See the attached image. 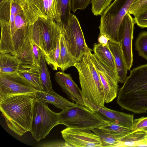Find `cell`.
<instances>
[{"label": "cell", "mask_w": 147, "mask_h": 147, "mask_svg": "<svg viewBox=\"0 0 147 147\" xmlns=\"http://www.w3.org/2000/svg\"><path fill=\"white\" fill-rule=\"evenodd\" d=\"M37 90L17 73L0 74V100L18 94H35Z\"/></svg>", "instance_id": "12"}, {"label": "cell", "mask_w": 147, "mask_h": 147, "mask_svg": "<svg viewBox=\"0 0 147 147\" xmlns=\"http://www.w3.org/2000/svg\"><path fill=\"white\" fill-rule=\"evenodd\" d=\"M62 34L67 49L77 62L92 50L87 46L79 22L71 13L67 24L62 26Z\"/></svg>", "instance_id": "9"}, {"label": "cell", "mask_w": 147, "mask_h": 147, "mask_svg": "<svg viewBox=\"0 0 147 147\" xmlns=\"http://www.w3.org/2000/svg\"><path fill=\"white\" fill-rule=\"evenodd\" d=\"M31 38L45 56L55 49L62 32L61 24L51 19H39L30 26Z\"/></svg>", "instance_id": "7"}, {"label": "cell", "mask_w": 147, "mask_h": 147, "mask_svg": "<svg viewBox=\"0 0 147 147\" xmlns=\"http://www.w3.org/2000/svg\"><path fill=\"white\" fill-rule=\"evenodd\" d=\"M0 53L15 55L29 35L21 0H0Z\"/></svg>", "instance_id": "1"}, {"label": "cell", "mask_w": 147, "mask_h": 147, "mask_svg": "<svg viewBox=\"0 0 147 147\" xmlns=\"http://www.w3.org/2000/svg\"><path fill=\"white\" fill-rule=\"evenodd\" d=\"M98 41L99 43L107 45L109 44L110 39L106 35L102 34L99 35Z\"/></svg>", "instance_id": "37"}, {"label": "cell", "mask_w": 147, "mask_h": 147, "mask_svg": "<svg viewBox=\"0 0 147 147\" xmlns=\"http://www.w3.org/2000/svg\"><path fill=\"white\" fill-rule=\"evenodd\" d=\"M56 82L68 98L76 103L84 106L81 90L73 80L69 74L63 71H58L55 74Z\"/></svg>", "instance_id": "16"}, {"label": "cell", "mask_w": 147, "mask_h": 147, "mask_svg": "<svg viewBox=\"0 0 147 147\" xmlns=\"http://www.w3.org/2000/svg\"><path fill=\"white\" fill-rule=\"evenodd\" d=\"M119 90L116 102L121 109L134 113L147 111V63L130 71Z\"/></svg>", "instance_id": "2"}, {"label": "cell", "mask_w": 147, "mask_h": 147, "mask_svg": "<svg viewBox=\"0 0 147 147\" xmlns=\"http://www.w3.org/2000/svg\"><path fill=\"white\" fill-rule=\"evenodd\" d=\"M112 0H91V11L95 16L101 15L110 5Z\"/></svg>", "instance_id": "30"}, {"label": "cell", "mask_w": 147, "mask_h": 147, "mask_svg": "<svg viewBox=\"0 0 147 147\" xmlns=\"http://www.w3.org/2000/svg\"><path fill=\"white\" fill-rule=\"evenodd\" d=\"M143 142H146V143H147V132H146V136H145V139H144V141Z\"/></svg>", "instance_id": "38"}, {"label": "cell", "mask_w": 147, "mask_h": 147, "mask_svg": "<svg viewBox=\"0 0 147 147\" xmlns=\"http://www.w3.org/2000/svg\"><path fill=\"white\" fill-rule=\"evenodd\" d=\"M60 124L67 127L92 130L108 125L98 113L84 105L75 103L59 113Z\"/></svg>", "instance_id": "5"}, {"label": "cell", "mask_w": 147, "mask_h": 147, "mask_svg": "<svg viewBox=\"0 0 147 147\" xmlns=\"http://www.w3.org/2000/svg\"><path fill=\"white\" fill-rule=\"evenodd\" d=\"M61 133L69 147H102L99 137L90 130L67 127Z\"/></svg>", "instance_id": "11"}, {"label": "cell", "mask_w": 147, "mask_h": 147, "mask_svg": "<svg viewBox=\"0 0 147 147\" xmlns=\"http://www.w3.org/2000/svg\"><path fill=\"white\" fill-rule=\"evenodd\" d=\"M107 122L108 125L102 127L117 134L125 136L134 131L132 129L121 126L108 120Z\"/></svg>", "instance_id": "31"}, {"label": "cell", "mask_w": 147, "mask_h": 147, "mask_svg": "<svg viewBox=\"0 0 147 147\" xmlns=\"http://www.w3.org/2000/svg\"><path fill=\"white\" fill-rule=\"evenodd\" d=\"M147 7V0H136L128 12L134 16Z\"/></svg>", "instance_id": "32"}, {"label": "cell", "mask_w": 147, "mask_h": 147, "mask_svg": "<svg viewBox=\"0 0 147 147\" xmlns=\"http://www.w3.org/2000/svg\"><path fill=\"white\" fill-rule=\"evenodd\" d=\"M40 73V78L42 91L47 92L50 90L52 87L50 74L47 66L43 53L40 58V67H38Z\"/></svg>", "instance_id": "26"}, {"label": "cell", "mask_w": 147, "mask_h": 147, "mask_svg": "<svg viewBox=\"0 0 147 147\" xmlns=\"http://www.w3.org/2000/svg\"><path fill=\"white\" fill-rule=\"evenodd\" d=\"M29 25L39 19L53 20L62 24L57 0H21Z\"/></svg>", "instance_id": "10"}, {"label": "cell", "mask_w": 147, "mask_h": 147, "mask_svg": "<svg viewBox=\"0 0 147 147\" xmlns=\"http://www.w3.org/2000/svg\"><path fill=\"white\" fill-rule=\"evenodd\" d=\"M109 47L114 56L119 83H123L127 78L128 69L119 44L109 42Z\"/></svg>", "instance_id": "18"}, {"label": "cell", "mask_w": 147, "mask_h": 147, "mask_svg": "<svg viewBox=\"0 0 147 147\" xmlns=\"http://www.w3.org/2000/svg\"><path fill=\"white\" fill-rule=\"evenodd\" d=\"M31 44L32 56L34 64L37 67H39L40 59L43 53L32 39Z\"/></svg>", "instance_id": "34"}, {"label": "cell", "mask_w": 147, "mask_h": 147, "mask_svg": "<svg viewBox=\"0 0 147 147\" xmlns=\"http://www.w3.org/2000/svg\"><path fill=\"white\" fill-rule=\"evenodd\" d=\"M146 134V132L144 130L134 131L121 138L116 147L138 146L144 141Z\"/></svg>", "instance_id": "23"}, {"label": "cell", "mask_w": 147, "mask_h": 147, "mask_svg": "<svg viewBox=\"0 0 147 147\" xmlns=\"http://www.w3.org/2000/svg\"><path fill=\"white\" fill-rule=\"evenodd\" d=\"M134 19L138 26L147 28V7L135 15Z\"/></svg>", "instance_id": "33"}, {"label": "cell", "mask_w": 147, "mask_h": 147, "mask_svg": "<svg viewBox=\"0 0 147 147\" xmlns=\"http://www.w3.org/2000/svg\"><path fill=\"white\" fill-rule=\"evenodd\" d=\"M17 74L37 90L42 91L38 67L29 64H21Z\"/></svg>", "instance_id": "17"}, {"label": "cell", "mask_w": 147, "mask_h": 147, "mask_svg": "<svg viewBox=\"0 0 147 147\" xmlns=\"http://www.w3.org/2000/svg\"><path fill=\"white\" fill-rule=\"evenodd\" d=\"M57 0V3H58H58H59L60 0Z\"/></svg>", "instance_id": "39"}, {"label": "cell", "mask_w": 147, "mask_h": 147, "mask_svg": "<svg viewBox=\"0 0 147 147\" xmlns=\"http://www.w3.org/2000/svg\"><path fill=\"white\" fill-rule=\"evenodd\" d=\"M109 44L106 45L94 43L93 54L110 69L118 80L114 57L109 49Z\"/></svg>", "instance_id": "20"}, {"label": "cell", "mask_w": 147, "mask_h": 147, "mask_svg": "<svg viewBox=\"0 0 147 147\" xmlns=\"http://www.w3.org/2000/svg\"><path fill=\"white\" fill-rule=\"evenodd\" d=\"M135 24L134 19L127 12L119 29V44L128 70H130L133 61L132 40Z\"/></svg>", "instance_id": "13"}, {"label": "cell", "mask_w": 147, "mask_h": 147, "mask_svg": "<svg viewBox=\"0 0 147 147\" xmlns=\"http://www.w3.org/2000/svg\"><path fill=\"white\" fill-rule=\"evenodd\" d=\"M60 51L59 39L57 42L55 50L48 55L44 56L46 62L52 67L53 70L60 69Z\"/></svg>", "instance_id": "27"}, {"label": "cell", "mask_w": 147, "mask_h": 147, "mask_svg": "<svg viewBox=\"0 0 147 147\" xmlns=\"http://www.w3.org/2000/svg\"><path fill=\"white\" fill-rule=\"evenodd\" d=\"M35 94L9 96L0 100V110L8 127L22 136L30 130Z\"/></svg>", "instance_id": "3"}, {"label": "cell", "mask_w": 147, "mask_h": 147, "mask_svg": "<svg viewBox=\"0 0 147 147\" xmlns=\"http://www.w3.org/2000/svg\"><path fill=\"white\" fill-rule=\"evenodd\" d=\"M136 49L139 55L147 60V32H142L135 43Z\"/></svg>", "instance_id": "28"}, {"label": "cell", "mask_w": 147, "mask_h": 147, "mask_svg": "<svg viewBox=\"0 0 147 147\" xmlns=\"http://www.w3.org/2000/svg\"><path fill=\"white\" fill-rule=\"evenodd\" d=\"M135 0H115L101 15L99 35L105 34L110 42L119 44L120 24Z\"/></svg>", "instance_id": "6"}, {"label": "cell", "mask_w": 147, "mask_h": 147, "mask_svg": "<svg viewBox=\"0 0 147 147\" xmlns=\"http://www.w3.org/2000/svg\"><path fill=\"white\" fill-rule=\"evenodd\" d=\"M36 95V98L43 102L52 104L62 110L70 107L75 104L59 95L52 88L47 92L37 90Z\"/></svg>", "instance_id": "19"}, {"label": "cell", "mask_w": 147, "mask_h": 147, "mask_svg": "<svg viewBox=\"0 0 147 147\" xmlns=\"http://www.w3.org/2000/svg\"><path fill=\"white\" fill-rule=\"evenodd\" d=\"M31 40L30 31L29 37L25 41L17 54L14 56L20 62L21 64H29L35 66L32 54Z\"/></svg>", "instance_id": "24"}, {"label": "cell", "mask_w": 147, "mask_h": 147, "mask_svg": "<svg viewBox=\"0 0 147 147\" xmlns=\"http://www.w3.org/2000/svg\"><path fill=\"white\" fill-rule=\"evenodd\" d=\"M20 65L19 61L11 53H0V74H16Z\"/></svg>", "instance_id": "21"}, {"label": "cell", "mask_w": 147, "mask_h": 147, "mask_svg": "<svg viewBox=\"0 0 147 147\" xmlns=\"http://www.w3.org/2000/svg\"><path fill=\"white\" fill-rule=\"evenodd\" d=\"M92 57L100 78L105 102L113 101L119 91L117 79L110 69L92 54Z\"/></svg>", "instance_id": "14"}, {"label": "cell", "mask_w": 147, "mask_h": 147, "mask_svg": "<svg viewBox=\"0 0 147 147\" xmlns=\"http://www.w3.org/2000/svg\"><path fill=\"white\" fill-rule=\"evenodd\" d=\"M92 54L91 51L84 54L74 66L78 72L83 101L101 106L105 102Z\"/></svg>", "instance_id": "4"}, {"label": "cell", "mask_w": 147, "mask_h": 147, "mask_svg": "<svg viewBox=\"0 0 147 147\" xmlns=\"http://www.w3.org/2000/svg\"><path fill=\"white\" fill-rule=\"evenodd\" d=\"M84 102L85 106L92 110L103 115L108 120L121 126L132 129L134 121L133 115L111 110L104 105L99 106L86 101Z\"/></svg>", "instance_id": "15"}, {"label": "cell", "mask_w": 147, "mask_h": 147, "mask_svg": "<svg viewBox=\"0 0 147 147\" xmlns=\"http://www.w3.org/2000/svg\"><path fill=\"white\" fill-rule=\"evenodd\" d=\"M60 60L61 68L62 71H64L68 68L74 66L76 62L69 51L62 33L60 39Z\"/></svg>", "instance_id": "25"}, {"label": "cell", "mask_w": 147, "mask_h": 147, "mask_svg": "<svg viewBox=\"0 0 147 147\" xmlns=\"http://www.w3.org/2000/svg\"><path fill=\"white\" fill-rule=\"evenodd\" d=\"M94 133L99 137L102 147H116L121 138L124 136L117 134L104 128H97L92 129Z\"/></svg>", "instance_id": "22"}, {"label": "cell", "mask_w": 147, "mask_h": 147, "mask_svg": "<svg viewBox=\"0 0 147 147\" xmlns=\"http://www.w3.org/2000/svg\"><path fill=\"white\" fill-rule=\"evenodd\" d=\"M71 2L72 0H60L58 3L62 26L66 25L68 22L71 10Z\"/></svg>", "instance_id": "29"}, {"label": "cell", "mask_w": 147, "mask_h": 147, "mask_svg": "<svg viewBox=\"0 0 147 147\" xmlns=\"http://www.w3.org/2000/svg\"><path fill=\"white\" fill-rule=\"evenodd\" d=\"M91 0H72L71 11L75 13L78 10H84L90 3Z\"/></svg>", "instance_id": "36"}, {"label": "cell", "mask_w": 147, "mask_h": 147, "mask_svg": "<svg viewBox=\"0 0 147 147\" xmlns=\"http://www.w3.org/2000/svg\"><path fill=\"white\" fill-rule=\"evenodd\" d=\"M132 129L134 131L141 130L147 132V117L135 119Z\"/></svg>", "instance_id": "35"}, {"label": "cell", "mask_w": 147, "mask_h": 147, "mask_svg": "<svg viewBox=\"0 0 147 147\" xmlns=\"http://www.w3.org/2000/svg\"><path fill=\"white\" fill-rule=\"evenodd\" d=\"M60 124L59 113L54 112L47 104L38 98L34 104L32 120L29 131L37 141L45 138L55 126Z\"/></svg>", "instance_id": "8"}]
</instances>
